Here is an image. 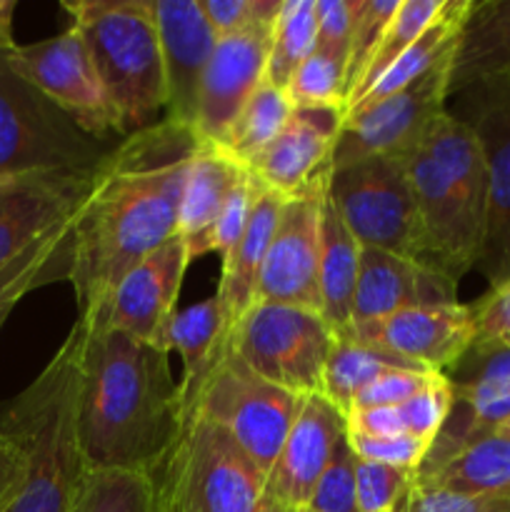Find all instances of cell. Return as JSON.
Segmentation results:
<instances>
[{"label": "cell", "mask_w": 510, "mask_h": 512, "mask_svg": "<svg viewBox=\"0 0 510 512\" xmlns=\"http://www.w3.org/2000/svg\"><path fill=\"white\" fill-rule=\"evenodd\" d=\"M200 145L193 128L163 118L123 135L100 160L73 230L68 283L78 318L105 323L123 275L178 238L185 175Z\"/></svg>", "instance_id": "obj_1"}, {"label": "cell", "mask_w": 510, "mask_h": 512, "mask_svg": "<svg viewBox=\"0 0 510 512\" xmlns=\"http://www.w3.org/2000/svg\"><path fill=\"white\" fill-rule=\"evenodd\" d=\"M78 320L85 325L78 390L85 465L153 478L185 420L170 353L110 325Z\"/></svg>", "instance_id": "obj_2"}, {"label": "cell", "mask_w": 510, "mask_h": 512, "mask_svg": "<svg viewBox=\"0 0 510 512\" xmlns=\"http://www.w3.org/2000/svg\"><path fill=\"white\" fill-rule=\"evenodd\" d=\"M423 238V268L458 285L478 265L488 213V165L465 120L445 110L405 155Z\"/></svg>", "instance_id": "obj_3"}, {"label": "cell", "mask_w": 510, "mask_h": 512, "mask_svg": "<svg viewBox=\"0 0 510 512\" xmlns=\"http://www.w3.org/2000/svg\"><path fill=\"white\" fill-rule=\"evenodd\" d=\"M85 325L75 320L43 373L5 408V435L25 455V483L8 512H73L88 465L78 438L80 355Z\"/></svg>", "instance_id": "obj_4"}, {"label": "cell", "mask_w": 510, "mask_h": 512, "mask_svg": "<svg viewBox=\"0 0 510 512\" xmlns=\"http://www.w3.org/2000/svg\"><path fill=\"white\" fill-rule=\"evenodd\" d=\"M93 170L0 180V330L25 295L70 278L75 220Z\"/></svg>", "instance_id": "obj_5"}, {"label": "cell", "mask_w": 510, "mask_h": 512, "mask_svg": "<svg viewBox=\"0 0 510 512\" xmlns=\"http://www.w3.org/2000/svg\"><path fill=\"white\" fill-rule=\"evenodd\" d=\"M63 8L88 45L125 135L153 125L168 105V88L150 0H75Z\"/></svg>", "instance_id": "obj_6"}, {"label": "cell", "mask_w": 510, "mask_h": 512, "mask_svg": "<svg viewBox=\"0 0 510 512\" xmlns=\"http://www.w3.org/2000/svg\"><path fill=\"white\" fill-rule=\"evenodd\" d=\"M268 475L213 420L185 415L183 430L153 473L158 512H255Z\"/></svg>", "instance_id": "obj_7"}, {"label": "cell", "mask_w": 510, "mask_h": 512, "mask_svg": "<svg viewBox=\"0 0 510 512\" xmlns=\"http://www.w3.org/2000/svg\"><path fill=\"white\" fill-rule=\"evenodd\" d=\"M15 73L0 50V180L93 170L113 150Z\"/></svg>", "instance_id": "obj_8"}, {"label": "cell", "mask_w": 510, "mask_h": 512, "mask_svg": "<svg viewBox=\"0 0 510 512\" xmlns=\"http://www.w3.org/2000/svg\"><path fill=\"white\" fill-rule=\"evenodd\" d=\"M328 195L363 248L423 265V238L405 155H373L330 168Z\"/></svg>", "instance_id": "obj_9"}, {"label": "cell", "mask_w": 510, "mask_h": 512, "mask_svg": "<svg viewBox=\"0 0 510 512\" xmlns=\"http://www.w3.org/2000/svg\"><path fill=\"white\" fill-rule=\"evenodd\" d=\"M335 333L318 310L255 303L230 335V350L260 378L295 395L323 393Z\"/></svg>", "instance_id": "obj_10"}, {"label": "cell", "mask_w": 510, "mask_h": 512, "mask_svg": "<svg viewBox=\"0 0 510 512\" xmlns=\"http://www.w3.org/2000/svg\"><path fill=\"white\" fill-rule=\"evenodd\" d=\"M300 400V395L260 378L230 350L185 415L200 413L220 425L268 475L298 415Z\"/></svg>", "instance_id": "obj_11"}, {"label": "cell", "mask_w": 510, "mask_h": 512, "mask_svg": "<svg viewBox=\"0 0 510 512\" xmlns=\"http://www.w3.org/2000/svg\"><path fill=\"white\" fill-rule=\"evenodd\" d=\"M10 68L53 100L90 135L123 138L125 128L103 88L88 45L73 25L48 40L5 50Z\"/></svg>", "instance_id": "obj_12"}, {"label": "cell", "mask_w": 510, "mask_h": 512, "mask_svg": "<svg viewBox=\"0 0 510 512\" xmlns=\"http://www.w3.org/2000/svg\"><path fill=\"white\" fill-rule=\"evenodd\" d=\"M453 55L398 93L350 113L335 143L330 168L373 155H408L445 113Z\"/></svg>", "instance_id": "obj_13"}, {"label": "cell", "mask_w": 510, "mask_h": 512, "mask_svg": "<svg viewBox=\"0 0 510 512\" xmlns=\"http://www.w3.org/2000/svg\"><path fill=\"white\" fill-rule=\"evenodd\" d=\"M460 120L478 135L488 165V213L475 268L490 288L510 280V80L493 78L463 90Z\"/></svg>", "instance_id": "obj_14"}, {"label": "cell", "mask_w": 510, "mask_h": 512, "mask_svg": "<svg viewBox=\"0 0 510 512\" xmlns=\"http://www.w3.org/2000/svg\"><path fill=\"white\" fill-rule=\"evenodd\" d=\"M328 173L283 200L260 270L255 303L320 313V210Z\"/></svg>", "instance_id": "obj_15"}, {"label": "cell", "mask_w": 510, "mask_h": 512, "mask_svg": "<svg viewBox=\"0 0 510 512\" xmlns=\"http://www.w3.org/2000/svg\"><path fill=\"white\" fill-rule=\"evenodd\" d=\"M345 335L390 350L430 373L453 368L478 338L470 305L440 303L400 310L383 320L353 325Z\"/></svg>", "instance_id": "obj_16"}, {"label": "cell", "mask_w": 510, "mask_h": 512, "mask_svg": "<svg viewBox=\"0 0 510 512\" xmlns=\"http://www.w3.org/2000/svg\"><path fill=\"white\" fill-rule=\"evenodd\" d=\"M190 258L183 238H173L123 275L110 298L105 323L143 343L165 348L170 320L178 313L180 288ZM170 353V350H168Z\"/></svg>", "instance_id": "obj_17"}, {"label": "cell", "mask_w": 510, "mask_h": 512, "mask_svg": "<svg viewBox=\"0 0 510 512\" xmlns=\"http://www.w3.org/2000/svg\"><path fill=\"white\" fill-rule=\"evenodd\" d=\"M273 28H253L218 40L200 88L195 135L203 145L223 148L235 118L265 80Z\"/></svg>", "instance_id": "obj_18"}, {"label": "cell", "mask_w": 510, "mask_h": 512, "mask_svg": "<svg viewBox=\"0 0 510 512\" xmlns=\"http://www.w3.org/2000/svg\"><path fill=\"white\" fill-rule=\"evenodd\" d=\"M150 10L158 28L168 88L165 118L193 128L200 88L218 38L205 20L200 0H150Z\"/></svg>", "instance_id": "obj_19"}, {"label": "cell", "mask_w": 510, "mask_h": 512, "mask_svg": "<svg viewBox=\"0 0 510 512\" xmlns=\"http://www.w3.org/2000/svg\"><path fill=\"white\" fill-rule=\"evenodd\" d=\"M345 430L348 420L323 393L303 395L288 438L265 480V493L305 510Z\"/></svg>", "instance_id": "obj_20"}, {"label": "cell", "mask_w": 510, "mask_h": 512, "mask_svg": "<svg viewBox=\"0 0 510 512\" xmlns=\"http://www.w3.org/2000/svg\"><path fill=\"white\" fill-rule=\"evenodd\" d=\"M343 125V108H295L283 133L248 165L250 178L285 198L300 193L330 170Z\"/></svg>", "instance_id": "obj_21"}, {"label": "cell", "mask_w": 510, "mask_h": 512, "mask_svg": "<svg viewBox=\"0 0 510 512\" xmlns=\"http://www.w3.org/2000/svg\"><path fill=\"white\" fill-rule=\"evenodd\" d=\"M440 303H458V285L400 255L378 248L360 250L353 325L375 323L400 310Z\"/></svg>", "instance_id": "obj_22"}, {"label": "cell", "mask_w": 510, "mask_h": 512, "mask_svg": "<svg viewBox=\"0 0 510 512\" xmlns=\"http://www.w3.org/2000/svg\"><path fill=\"white\" fill-rule=\"evenodd\" d=\"M453 385L450 423L468 440L503 428L510 420V345L475 338L463 358L445 370Z\"/></svg>", "instance_id": "obj_23"}, {"label": "cell", "mask_w": 510, "mask_h": 512, "mask_svg": "<svg viewBox=\"0 0 510 512\" xmlns=\"http://www.w3.org/2000/svg\"><path fill=\"white\" fill-rule=\"evenodd\" d=\"M248 175V170L230 158L223 148L200 145L185 175L183 198H180L178 235L188 248V258H203L208 253V238L228 203L235 185Z\"/></svg>", "instance_id": "obj_24"}, {"label": "cell", "mask_w": 510, "mask_h": 512, "mask_svg": "<svg viewBox=\"0 0 510 512\" xmlns=\"http://www.w3.org/2000/svg\"><path fill=\"white\" fill-rule=\"evenodd\" d=\"M283 200L285 195L273 193V190L258 185L248 228H245L238 248L223 260V273H220V285L215 290V298H218L220 313H223L228 345L233 330L238 328V323L248 315V310L255 305V298H258L260 270H263L265 253H268Z\"/></svg>", "instance_id": "obj_25"}, {"label": "cell", "mask_w": 510, "mask_h": 512, "mask_svg": "<svg viewBox=\"0 0 510 512\" xmlns=\"http://www.w3.org/2000/svg\"><path fill=\"white\" fill-rule=\"evenodd\" d=\"M510 73V0H483L460 28L450 70V95Z\"/></svg>", "instance_id": "obj_26"}, {"label": "cell", "mask_w": 510, "mask_h": 512, "mask_svg": "<svg viewBox=\"0 0 510 512\" xmlns=\"http://www.w3.org/2000/svg\"><path fill=\"white\" fill-rule=\"evenodd\" d=\"M360 250L363 245L355 240L335 210L325 183L323 210H320V315L335 335H345L353 328Z\"/></svg>", "instance_id": "obj_27"}, {"label": "cell", "mask_w": 510, "mask_h": 512, "mask_svg": "<svg viewBox=\"0 0 510 512\" xmlns=\"http://www.w3.org/2000/svg\"><path fill=\"white\" fill-rule=\"evenodd\" d=\"M165 348L178 350V355L183 358L180 403H183V413H188L208 375L223 360V355L230 353L218 298L213 295L203 303L178 310L175 318L170 320Z\"/></svg>", "instance_id": "obj_28"}, {"label": "cell", "mask_w": 510, "mask_h": 512, "mask_svg": "<svg viewBox=\"0 0 510 512\" xmlns=\"http://www.w3.org/2000/svg\"><path fill=\"white\" fill-rule=\"evenodd\" d=\"M415 485L465 495L510 493V433L498 428L470 440L448 460L415 475Z\"/></svg>", "instance_id": "obj_29"}, {"label": "cell", "mask_w": 510, "mask_h": 512, "mask_svg": "<svg viewBox=\"0 0 510 512\" xmlns=\"http://www.w3.org/2000/svg\"><path fill=\"white\" fill-rule=\"evenodd\" d=\"M393 370H430L390 353V350L368 345L363 340H355L353 335H335V345L330 350L328 365H325L323 395L340 410L343 415L350 413L360 390L368 388L380 375L393 373Z\"/></svg>", "instance_id": "obj_30"}, {"label": "cell", "mask_w": 510, "mask_h": 512, "mask_svg": "<svg viewBox=\"0 0 510 512\" xmlns=\"http://www.w3.org/2000/svg\"><path fill=\"white\" fill-rule=\"evenodd\" d=\"M293 110L288 93L263 80L235 118L223 150L248 170V165L283 133L293 118Z\"/></svg>", "instance_id": "obj_31"}, {"label": "cell", "mask_w": 510, "mask_h": 512, "mask_svg": "<svg viewBox=\"0 0 510 512\" xmlns=\"http://www.w3.org/2000/svg\"><path fill=\"white\" fill-rule=\"evenodd\" d=\"M315 38H318L315 0H283V8L273 25V35H270L265 80L280 90L288 88L295 70L315 50Z\"/></svg>", "instance_id": "obj_32"}, {"label": "cell", "mask_w": 510, "mask_h": 512, "mask_svg": "<svg viewBox=\"0 0 510 512\" xmlns=\"http://www.w3.org/2000/svg\"><path fill=\"white\" fill-rule=\"evenodd\" d=\"M443 8L445 0H400L398 13L390 20L388 30H385L383 40H380L373 60L368 63L363 78H360V83L355 85L348 103H345V115H348L350 110L375 88V83H378V80L393 68L395 60H398L400 55L428 30V25L438 18Z\"/></svg>", "instance_id": "obj_33"}, {"label": "cell", "mask_w": 510, "mask_h": 512, "mask_svg": "<svg viewBox=\"0 0 510 512\" xmlns=\"http://www.w3.org/2000/svg\"><path fill=\"white\" fill-rule=\"evenodd\" d=\"M73 512H158L153 478L128 470H88Z\"/></svg>", "instance_id": "obj_34"}, {"label": "cell", "mask_w": 510, "mask_h": 512, "mask_svg": "<svg viewBox=\"0 0 510 512\" xmlns=\"http://www.w3.org/2000/svg\"><path fill=\"white\" fill-rule=\"evenodd\" d=\"M285 93L293 108L345 110V63H340L333 55L313 50L295 70Z\"/></svg>", "instance_id": "obj_35"}, {"label": "cell", "mask_w": 510, "mask_h": 512, "mask_svg": "<svg viewBox=\"0 0 510 512\" xmlns=\"http://www.w3.org/2000/svg\"><path fill=\"white\" fill-rule=\"evenodd\" d=\"M400 8V0H358L353 23V38H350L348 65H345V103L350 93L363 78L365 68L373 60L390 20L395 18Z\"/></svg>", "instance_id": "obj_36"}, {"label": "cell", "mask_w": 510, "mask_h": 512, "mask_svg": "<svg viewBox=\"0 0 510 512\" xmlns=\"http://www.w3.org/2000/svg\"><path fill=\"white\" fill-rule=\"evenodd\" d=\"M418 470L393 468L355 458V485H358L360 512H395L415 485Z\"/></svg>", "instance_id": "obj_37"}, {"label": "cell", "mask_w": 510, "mask_h": 512, "mask_svg": "<svg viewBox=\"0 0 510 512\" xmlns=\"http://www.w3.org/2000/svg\"><path fill=\"white\" fill-rule=\"evenodd\" d=\"M303 512H360L355 485V453L348 438L340 440L328 468L320 475Z\"/></svg>", "instance_id": "obj_38"}, {"label": "cell", "mask_w": 510, "mask_h": 512, "mask_svg": "<svg viewBox=\"0 0 510 512\" xmlns=\"http://www.w3.org/2000/svg\"><path fill=\"white\" fill-rule=\"evenodd\" d=\"M408 435L433 445L453 410V385L443 373H435L418 393L398 405Z\"/></svg>", "instance_id": "obj_39"}, {"label": "cell", "mask_w": 510, "mask_h": 512, "mask_svg": "<svg viewBox=\"0 0 510 512\" xmlns=\"http://www.w3.org/2000/svg\"><path fill=\"white\" fill-rule=\"evenodd\" d=\"M200 8L215 38L223 40L253 28H273L283 0H200Z\"/></svg>", "instance_id": "obj_40"}, {"label": "cell", "mask_w": 510, "mask_h": 512, "mask_svg": "<svg viewBox=\"0 0 510 512\" xmlns=\"http://www.w3.org/2000/svg\"><path fill=\"white\" fill-rule=\"evenodd\" d=\"M395 512H510V493L465 495L450 490L413 485Z\"/></svg>", "instance_id": "obj_41"}, {"label": "cell", "mask_w": 510, "mask_h": 512, "mask_svg": "<svg viewBox=\"0 0 510 512\" xmlns=\"http://www.w3.org/2000/svg\"><path fill=\"white\" fill-rule=\"evenodd\" d=\"M345 438H348L355 458L370 460V463H380V465H393V468H405V470H418L430 450L428 443L413 438V435L368 438V435L348 433V430H345Z\"/></svg>", "instance_id": "obj_42"}, {"label": "cell", "mask_w": 510, "mask_h": 512, "mask_svg": "<svg viewBox=\"0 0 510 512\" xmlns=\"http://www.w3.org/2000/svg\"><path fill=\"white\" fill-rule=\"evenodd\" d=\"M255 190H258V185L250 178V173L235 185V190L230 193L228 203H225L223 213H220L218 223H215L213 233L208 238V253H218L225 260L238 248L240 238H243L245 228H248Z\"/></svg>", "instance_id": "obj_43"}, {"label": "cell", "mask_w": 510, "mask_h": 512, "mask_svg": "<svg viewBox=\"0 0 510 512\" xmlns=\"http://www.w3.org/2000/svg\"><path fill=\"white\" fill-rule=\"evenodd\" d=\"M315 10H318L315 50L333 55L340 63L348 65L358 0H315Z\"/></svg>", "instance_id": "obj_44"}, {"label": "cell", "mask_w": 510, "mask_h": 512, "mask_svg": "<svg viewBox=\"0 0 510 512\" xmlns=\"http://www.w3.org/2000/svg\"><path fill=\"white\" fill-rule=\"evenodd\" d=\"M435 373H420V370H393L380 375L378 380L360 390L350 410L363 408H398L405 400L413 398Z\"/></svg>", "instance_id": "obj_45"}, {"label": "cell", "mask_w": 510, "mask_h": 512, "mask_svg": "<svg viewBox=\"0 0 510 512\" xmlns=\"http://www.w3.org/2000/svg\"><path fill=\"white\" fill-rule=\"evenodd\" d=\"M475 315L478 338L498 340L510 345V280L490 288L475 305H470Z\"/></svg>", "instance_id": "obj_46"}, {"label": "cell", "mask_w": 510, "mask_h": 512, "mask_svg": "<svg viewBox=\"0 0 510 512\" xmlns=\"http://www.w3.org/2000/svg\"><path fill=\"white\" fill-rule=\"evenodd\" d=\"M25 483V455L0 428V512H8Z\"/></svg>", "instance_id": "obj_47"}, {"label": "cell", "mask_w": 510, "mask_h": 512, "mask_svg": "<svg viewBox=\"0 0 510 512\" xmlns=\"http://www.w3.org/2000/svg\"><path fill=\"white\" fill-rule=\"evenodd\" d=\"M345 420H348V433L368 435V438H395V435H408L400 408L350 410V413L345 415Z\"/></svg>", "instance_id": "obj_48"}, {"label": "cell", "mask_w": 510, "mask_h": 512, "mask_svg": "<svg viewBox=\"0 0 510 512\" xmlns=\"http://www.w3.org/2000/svg\"><path fill=\"white\" fill-rule=\"evenodd\" d=\"M15 0H0V50H13V13H15Z\"/></svg>", "instance_id": "obj_49"}, {"label": "cell", "mask_w": 510, "mask_h": 512, "mask_svg": "<svg viewBox=\"0 0 510 512\" xmlns=\"http://www.w3.org/2000/svg\"><path fill=\"white\" fill-rule=\"evenodd\" d=\"M255 512H303V510L293 508V505L283 503V500H278V498H273V495L265 493L263 500H260L258 510H255Z\"/></svg>", "instance_id": "obj_50"}, {"label": "cell", "mask_w": 510, "mask_h": 512, "mask_svg": "<svg viewBox=\"0 0 510 512\" xmlns=\"http://www.w3.org/2000/svg\"><path fill=\"white\" fill-rule=\"evenodd\" d=\"M503 430H508V433H510V420H508V423H505V425H503Z\"/></svg>", "instance_id": "obj_51"}, {"label": "cell", "mask_w": 510, "mask_h": 512, "mask_svg": "<svg viewBox=\"0 0 510 512\" xmlns=\"http://www.w3.org/2000/svg\"><path fill=\"white\" fill-rule=\"evenodd\" d=\"M505 78H508V80H510V73H508V75H505Z\"/></svg>", "instance_id": "obj_52"}]
</instances>
